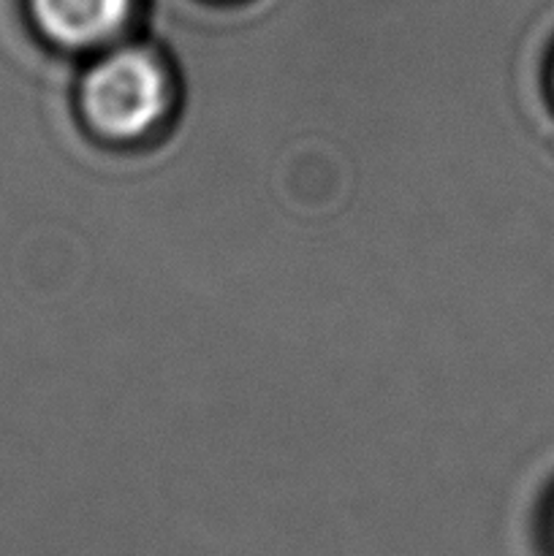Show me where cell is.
Wrapping results in <instances>:
<instances>
[{
    "mask_svg": "<svg viewBox=\"0 0 554 556\" xmlns=\"http://www.w3.org/2000/svg\"><path fill=\"white\" fill-rule=\"evenodd\" d=\"M81 101L98 130L128 139L150 130L166 112V76L150 54L125 49L87 74Z\"/></svg>",
    "mask_w": 554,
    "mask_h": 556,
    "instance_id": "cell-1",
    "label": "cell"
},
{
    "mask_svg": "<svg viewBox=\"0 0 554 556\" xmlns=\"http://www.w3.org/2000/svg\"><path fill=\"white\" fill-rule=\"evenodd\" d=\"M43 36L63 47H92L112 38L130 14V0H30Z\"/></svg>",
    "mask_w": 554,
    "mask_h": 556,
    "instance_id": "cell-2",
    "label": "cell"
}]
</instances>
